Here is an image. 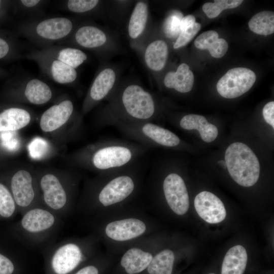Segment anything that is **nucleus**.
Here are the masks:
<instances>
[{"label":"nucleus","mask_w":274,"mask_h":274,"mask_svg":"<svg viewBox=\"0 0 274 274\" xmlns=\"http://www.w3.org/2000/svg\"><path fill=\"white\" fill-rule=\"evenodd\" d=\"M100 116L101 124L112 121L153 122L157 113L153 95L137 83L116 87Z\"/></svg>","instance_id":"f257e3e1"},{"label":"nucleus","mask_w":274,"mask_h":274,"mask_svg":"<svg viewBox=\"0 0 274 274\" xmlns=\"http://www.w3.org/2000/svg\"><path fill=\"white\" fill-rule=\"evenodd\" d=\"M149 149L134 142L108 139L79 153L77 160L94 169L109 173L139 163Z\"/></svg>","instance_id":"f03ea898"},{"label":"nucleus","mask_w":274,"mask_h":274,"mask_svg":"<svg viewBox=\"0 0 274 274\" xmlns=\"http://www.w3.org/2000/svg\"><path fill=\"white\" fill-rule=\"evenodd\" d=\"M62 219L43 206L33 207L22 214L16 226L17 236L25 246L43 249L54 243Z\"/></svg>","instance_id":"7ed1b4c3"},{"label":"nucleus","mask_w":274,"mask_h":274,"mask_svg":"<svg viewBox=\"0 0 274 274\" xmlns=\"http://www.w3.org/2000/svg\"><path fill=\"white\" fill-rule=\"evenodd\" d=\"M77 26L71 18L50 17L22 22L17 26V32L42 49L65 41Z\"/></svg>","instance_id":"20e7f679"},{"label":"nucleus","mask_w":274,"mask_h":274,"mask_svg":"<svg viewBox=\"0 0 274 274\" xmlns=\"http://www.w3.org/2000/svg\"><path fill=\"white\" fill-rule=\"evenodd\" d=\"M43 254L45 274H72L88 260L81 245L68 239L45 247Z\"/></svg>","instance_id":"39448f33"},{"label":"nucleus","mask_w":274,"mask_h":274,"mask_svg":"<svg viewBox=\"0 0 274 274\" xmlns=\"http://www.w3.org/2000/svg\"><path fill=\"white\" fill-rule=\"evenodd\" d=\"M107 125L114 126L128 138L150 149L155 146L176 147L181 143L174 132L154 122L115 120Z\"/></svg>","instance_id":"423d86ee"},{"label":"nucleus","mask_w":274,"mask_h":274,"mask_svg":"<svg viewBox=\"0 0 274 274\" xmlns=\"http://www.w3.org/2000/svg\"><path fill=\"white\" fill-rule=\"evenodd\" d=\"M225 162L230 176L239 185L250 187L257 182L259 160L247 145L241 142L230 145L225 151Z\"/></svg>","instance_id":"0eeeda50"},{"label":"nucleus","mask_w":274,"mask_h":274,"mask_svg":"<svg viewBox=\"0 0 274 274\" xmlns=\"http://www.w3.org/2000/svg\"><path fill=\"white\" fill-rule=\"evenodd\" d=\"M40 205L63 218L69 211L71 187L68 179L53 173H46L38 179Z\"/></svg>","instance_id":"6e6552de"},{"label":"nucleus","mask_w":274,"mask_h":274,"mask_svg":"<svg viewBox=\"0 0 274 274\" xmlns=\"http://www.w3.org/2000/svg\"><path fill=\"white\" fill-rule=\"evenodd\" d=\"M9 80V93L22 101L41 105L48 102L52 97L50 86L39 79L16 76Z\"/></svg>","instance_id":"1a4fd4ad"},{"label":"nucleus","mask_w":274,"mask_h":274,"mask_svg":"<svg viewBox=\"0 0 274 274\" xmlns=\"http://www.w3.org/2000/svg\"><path fill=\"white\" fill-rule=\"evenodd\" d=\"M134 165L116 170L115 176L100 188L96 195L100 204L107 207L119 203L133 192L135 184L130 170Z\"/></svg>","instance_id":"9d476101"},{"label":"nucleus","mask_w":274,"mask_h":274,"mask_svg":"<svg viewBox=\"0 0 274 274\" xmlns=\"http://www.w3.org/2000/svg\"><path fill=\"white\" fill-rule=\"evenodd\" d=\"M11 194L21 215L29 209L40 205L37 179L27 170H17L10 181Z\"/></svg>","instance_id":"9b49d317"},{"label":"nucleus","mask_w":274,"mask_h":274,"mask_svg":"<svg viewBox=\"0 0 274 274\" xmlns=\"http://www.w3.org/2000/svg\"><path fill=\"white\" fill-rule=\"evenodd\" d=\"M256 79V74L249 68L243 67L231 68L219 79L216 85L217 90L224 98H236L249 91Z\"/></svg>","instance_id":"f8f14e48"},{"label":"nucleus","mask_w":274,"mask_h":274,"mask_svg":"<svg viewBox=\"0 0 274 274\" xmlns=\"http://www.w3.org/2000/svg\"><path fill=\"white\" fill-rule=\"evenodd\" d=\"M25 57L35 61L42 74L58 84H72L77 79L76 69L43 53L40 49L27 54Z\"/></svg>","instance_id":"ddd939ff"},{"label":"nucleus","mask_w":274,"mask_h":274,"mask_svg":"<svg viewBox=\"0 0 274 274\" xmlns=\"http://www.w3.org/2000/svg\"><path fill=\"white\" fill-rule=\"evenodd\" d=\"M117 74L111 67L101 68L95 77L85 98L82 113H86L108 98L116 88Z\"/></svg>","instance_id":"4468645a"},{"label":"nucleus","mask_w":274,"mask_h":274,"mask_svg":"<svg viewBox=\"0 0 274 274\" xmlns=\"http://www.w3.org/2000/svg\"><path fill=\"white\" fill-rule=\"evenodd\" d=\"M108 35L99 26L91 23H83L61 45H68L94 51L102 50L108 43Z\"/></svg>","instance_id":"2eb2a0df"},{"label":"nucleus","mask_w":274,"mask_h":274,"mask_svg":"<svg viewBox=\"0 0 274 274\" xmlns=\"http://www.w3.org/2000/svg\"><path fill=\"white\" fill-rule=\"evenodd\" d=\"M162 188L167 204L177 215L185 214L189 207L187 188L183 178L176 173H170L164 178Z\"/></svg>","instance_id":"dca6fc26"},{"label":"nucleus","mask_w":274,"mask_h":274,"mask_svg":"<svg viewBox=\"0 0 274 274\" xmlns=\"http://www.w3.org/2000/svg\"><path fill=\"white\" fill-rule=\"evenodd\" d=\"M194 204L199 216L209 223H220L226 216L222 201L210 192L203 191L198 193L194 198Z\"/></svg>","instance_id":"f3484780"},{"label":"nucleus","mask_w":274,"mask_h":274,"mask_svg":"<svg viewBox=\"0 0 274 274\" xmlns=\"http://www.w3.org/2000/svg\"><path fill=\"white\" fill-rule=\"evenodd\" d=\"M72 101L63 99L46 110L42 115L40 126L44 132L53 131L65 124L74 114Z\"/></svg>","instance_id":"a211bd4d"},{"label":"nucleus","mask_w":274,"mask_h":274,"mask_svg":"<svg viewBox=\"0 0 274 274\" xmlns=\"http://www.w3.org/2000/svg\"><path fill=\"white\" fill-rule=\"evenodd\" d=\"M146 230L144 223L137 219L128 218L108 224L105 232L110 238L117 241H124L142 235Z\"/></svg>","instance_id":"6ab92c4d"},{"label":"nucleus","mask_w":274,"mask_h":274,"mask_svg":"<svg viewBox=\"0 0 274 274\" xmlns=\"http://www.w3.org/2000/svg\"><path fill=\"white\" fill-rule=\"evenodd\" d=\"M31 114L26 109L9 107L0 111V132L19 130L30 122Z\"/></svg>","instance_id":"aec40b11"},{"label":"nucleus","mask_w":274,"mask_h":274,"mask_svg":"<svg viewBox=\"0 0 274 274\" xmlns=\"http://www.w3.org/2000/svg\"><path fill=\"white\" fill-rule=\"evenodd\" d=\"M168 55V46L161 39L150 41L145 48L143 59L146 66L152 72L161 71L165 66Z\"/></svg>","instance_id":"412c9836"},{"label":"nucleus","mask_w":274,"mask_h":274,"mask_svg":"<svg viewBox=\"0 0 274 274\" xmlns=\"http://www.w3.org/2000/svg\"><path fill=\"white\" fill-rule=\"evenodd\" d=\"M40 50L75 69L88 59L87 54L76 47L55 45Z\"/></svg>","instance_id":"4be33fe9"},{"label":"nucleus","mask_w":274,"mask_h":274,"mask_svg":"<svg viewBox=\"0 0 274 274\" xmlns=\"http://www.w3.org/2000/svg\"><path fill=\"white\" fill-rule=\"evenodd\" d=\"M194 80V75L189 66L182 63L175 72L170 71L165 75L163 84L168 89H174L178 92L184 93L191 90Z\"/></svg>","instance_id":"5701e85b"},{"label":"nucleus","mask_w":274,"mask_h":274,"mask_svg":"<svg viewBox=\"0 0 274 274\" xmlns=\"http://www.w3.org/2000/svg\"><path fill=\"white\" fill-rule=\"evenodd\" d=\"M179 125L185 130H197L202 140L207 143L214 141L218 134L217 127L199 115L188 114L183 116L180 120Z\"/></svg>","instance_id":"b1692460"},{"label":"nucleus","mask_w":274,"mask_h":274,"mask_svg":"<svg viewBox=\"0 0 274 274\" xmlns=\"http://www.w3.org/2000/svg\"><path fill=\"white\" fill-rule=\"evenodd\" d=\"M152 258L150 253L133 248L123 255L120 265L127 274H139L147 269Z\"/></svg>","instance_id":"393cba45"},{"label":"nucleus","mask_w":274,"mask_h":274,"mask_svg":"<svg viewBox=\"0 0 274 274\" xmlns=\"http://www.w3.org/2000/svg\"><path fill=\"white\" fill-rule=\"evenodd\" d=\"M195 47L201 50H208L211 55L215 58L223 57L228 50V44L215 30H208L198 36L194 41Z\"/></svg>","instance_id":"a878e982"},{"label":"nucleus","mask_w":274,"mask_h":274,"mask_svg":"<svg viewBox=\"0 0 274 274\" xmlns=\"http://www.w3.org/2000/svg\"><path fill=\"white\" fill-rule=\"evenodd\" d=\"M248 261L244 247L236 245L227 252L222 264L221 274H243Z\"/></svg>","instance_id":"bb28decb"},{"label":"nucleus","mask_w":274,"mask_h":274,"mask_svg":"<svg viewBox=\"0 0 274 274\" xmlns=\"http://www.w3.org/2000/svg\"><path fill=\"white\" fill-rule=\"evenodd\" d=\"M147 4L140 1L136 3L131 14L128 25V34L130 39L136 40L144 33L149 19Z\"/></svg>","instance_id":"cd10ccee"},{"label":"nucleus","mask_w":274,"mask_h":274,"mask_svg":"<svg viewBox=\"0 0 274 274\" xmlns=\"http://www.w3.org/2000/svg\"><path fill=\"white\" fill-rule=\"evenodd\" d=\"M175 261L174 252L164 250L153 257L147 268L148 274H172Z\"/></svg>","instance_id":"c85d7f7f"},{"label":"nucleus","mask_w":274,"mask_h":274,"mask_svg":"<svg viewBox=\"0 0 274 274\" xmlns=\"http://www.w3.org/2000/svg\"><path fill=\"white\" fill-rule=\"evenodd\" d=\"M250 29L254 33L268 36L274 32V13L270 11L260 12L254 15L248 22Z\"/></svg>","instance_id":"c756f323"},{"label":"nucleus","mask_w":274,"mask_h":274,"mask_svg":"<svg viewBox=\"0 0 274 274\" xmlns=\"http://www.w3.org/2000/svg\"><path fill=\"white\" fill-rule=\"evenodd\" d=\"M20 56L14 36L0 27V60H12L19 59Z\"/></svg>","instance_id":"7c9ffc66"},{"label":"nucleus","mask_w":274,"mask_h":274,"mask_svg":"<svg viewBox=\"0 0 274 274\" xmlns=\"http://www.w3.org/2000/svg\"><path fill=\"white\" fill-rule=\"evenodd\" d=\"M97 0H68L61 2L63 9L78 14H89L95 11L99 6Z\"/></svg>","instance_id":"2f4dec72"},{"label":"nucleus","mask_w":274,"mask_h":274,"mask_svg":"<svg viewBox=\"0 0 274 274\" xmlns=\"http://www.w3.org/2000/svg\"><path fill=\"white\" fill-rule=\"evenodd\" d=\"M183 14L178 10H173L164 20L162 31L169 39L177 38L181 32V22Z\"/></svg>","instance_id":"473e14b6"},{"label":"nucleus","mask_w":274,"mask_h":274,"mask_svg":"<svg viewBox=\"0 0 274 274\" xmlns=\"http://www.w3.org/2000/svg\"><path fill=\"white\" fill-rule=\"evenodd\" d=\"M243 0H216L214 3L208 2L202 6V10L209 18L219 16L222 11L238 7Z\"/></svg>","instance_id":"72a5a7b5"},{"label":"nucleus","mask_w":274,"mask_h":274,"mask_svg":"<svg viewBox=\"0 0 274 274\" xmlns=\"http://www.w3.org/2000/svg\"><path fill=\"white\" fill-rule=\"evenodd\" d=\"M18 211L14 198L8 188L0 183V217L9 218Z\"/></svg>","instance_id":"f704fd0d"},{"label":"nucleus","mask_w":274,"mask_h":274,"mask_svg":"<svg viewBox=\"0 0 274 274\" xmlns=\"http://www.w3.org/2000/svg\"><path fill=\"white\" fill-rule=\"evenodd\" d=\"M47 1L42 0L14 1L13 12L14 14H39Z\"/></svg>","instance_id":"c9c22d12"},{"label":"nucleus","mask_w":274,"mask_h":274,"mask_svg":"<svg viewBox=\"0 0 274 274\" xmlns=\"http://www.w3.org/2000/svg\"><path fill=\"white\" fill-rule=\"evenodd\" d=\"M24 261H15L0 253V274H24Z\"/></svg>","instance_id":"e433bc0d"},{"label":"nucleus","mask_w":274,"mask_h":274,"mask_svg":"<svg viewBox=\"0 0 274 274\" xmlns=\"http://www.w3.org/2000/svg\"><path fill=\"white\" fill-rule=\"evenodd\" d=\"M200 28V24L195 22L192 26L182 28L173 45L174 49H179L188 44L198 33Z\"/></svg>","instance_id":"4c0bfd02"},{"label":"nucleus","mask_w":274,"mask_h":274,"mask_svg":"<svg viewBox=\"0 0 274 274\" xmlns=\"http://www.w3.org/2000/svg\"><path fill=\"white\" fill-rule=\"evenodd\" d=\"M14 1L0 0V27L9 18L10 12H13Z\"/></svg>","instance_id":"58836bf2"},{"label":"nucleus","mask_w":274,"mask_h":274,"mask_svg":"<svg viewBox=\"0 0 274 274\" xmlns=\"http://www.w3.org/2000/svg\"><path fill=\"white\" fill-rule=\"evenodd\" d=\"M101 269L97 264L87 263L72 274H100Z\"/></svg>","instance_id":"ea45409f"},{"label":"nucleus","mask_w":274,"mask_h":274,"mask_svg":"<svg viewBox=\"0 0 274 274\" xmlns=\"http://www.w3.org/2000/svg\"><path fill=\"white\" fill-rule=\"evenodd\" d=\"M263 116L265 121L274 128V102L267 103L263 108Z\"/></svg>","instance_id":"a19ab883"},{"label":"nucleus","mask_w":274,"mask_h":274,"mask_svg":"<svg viewBox=\"0 0 274 274\" xmlns=\"http://www.w3.org/2000/svg\"><path fill=\"white\" fill-rule=\"evenodd\" d=\"M195 22V18L192 15H188L183 17L181 22V29L192 26Z\"/></svg>","instance_id":"79ce46f5"},{"label":"nucleus","mask_w":274,"mask_h":274,"mask_svg":"<svg viewBox=\"0 0 274 274\" xmlns=\"http://www.w3.org/2000/svg\"><path fill=\"white\" fill-rule=\"evenodd\" d=\"M10 76L8 71L0 66V79H6Z\"/></svg>","instance_id":"37998d69"},{"label":"nucleus","mask_w":274,"mask_h":274,"mask_svg":"<svg viewBox=\"0 0 274 274\" xmlns=\"http://www.w3.org/2000/svg\"><path fill=\"white\" fill-rule=\"evenodd\" d=\"M209 274H215V273H210Z\"/></svg>","instance_id":"c03bdc74"}]
</instances>
